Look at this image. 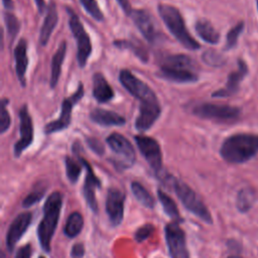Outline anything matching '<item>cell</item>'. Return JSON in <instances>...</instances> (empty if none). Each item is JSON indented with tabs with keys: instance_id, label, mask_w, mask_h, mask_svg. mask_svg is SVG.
Returning <instances> with one entry per match:
<instances>
[{
	"instance_id": "cell-41",
	"label": "cell",
	"mask_w": 258,
	"mask_h": 258,
	"mask_svg": "<svg viewBox=\"0 0 258 258\" xmlns=\"http://www.w3.org/2000/svg\"><path fill=\"white\" fill-rule=\"evenodd\" d=\"M118 2V4L120 5V7L123 9V11L126 13V15L130 16L131 12H132V8L130 6V2L129 0H116Z\"/></svg>"
},
{
	"instance_id": "cell-25",
	"label": "cell",
	"mask_w": 258,
	"mask_h": 258,
	"mask_svg": "<svg viewBox=\"0 0 258 258\" xmlns=\"http://www.w3.org/2000/svg\"><path fill=\"white\" fill-rule=\"evenodd\" d=\"M83 226H84L83 216L79 212H74L69 216L67 223L64 225V228H63L64 235L69 238H75L81 233Z\"/></svg>"
},
{
	"instance_id": "cell-2",
	"label": "cell",
	"mask_w": 258,
	"mask_h": 258,
	"mask_svg": "<svg viewBox=\"0 0 258 258\" xmlns=\"http://www.w3.org/2000/svg\"><path fill=\"white\" fill-rule=\"evenodd\" d=\"M61 206L62 197L58 191L52 192L44 203L43 216L37 228V236L39 244L45 252L50 251V243L58 223Z\"/></svg>"
},
{
	"instance_id": "cell-36",
	"label": "cell",
	"mask_w": 258,
	"mask_h": 258,
	"mask_svg": "<svg viewBox=\"0 0 258 258\" xmlns=\"http://www.w3.org/2000/svg\"><path fill=\"white\" fill-rule=\"evenodd\" d=\"M154 228L152 225L150 224H146V225H143L142 227H140L136 232H135V240L138 242V243H141L143 242L144 240H146L150 235L151 233L153 232Z\"/></svg>"
},
{
	"instance_id": "cell-34",
	"label": "cell",
	"mask_w": 258,
	"mask_h": 258,
	"mask_svg": "<svg viewBox=\"0 0 258 258\" xmlns=\"http://www.w3.org/2000/svg\"><path fill=\"white\" fill-rule=\"evenodd\" d=\"M8 103L9 101L7 99L1 100V105H0V133L1 134L5 133L8 130L11 123V118L6 108Z\"/></svg>"
},
{
	"instance_id": "cell-46",
	"label": "cell",
	"mask_w": 258,
	"mask_h": 258,
	"mask_svg": "<svg viewBox=\"0 0 258 258\" xmlns=\"http://www.w3.org/2000/svg\"><path fill=\"white\" fill-rule=\"evenodd\" d=\"M39 258H44V257H42V256H40V257H39Z\"/></svg>"
},
{
	"instance_id": "cell-5",
	"label": "cell",
	"mask_w": 258,
	"mask_h": 258,
	"mask_svg": "<svg viewBox=\"0 0 258 258\" xmlns=\"http://www.w3.org/2000/svg\"><path fill=\"white\" fill-rule=\"evenodd\" d=\"M119 81L130 95L139 100V111L158 109L160 107L158 99L151 88L136 78L130 71H120Z\"/></svg>"
},
{
	"instance_id": "cell-14",
	"label": "cell",
	"mask_w": 258,
	"mask_h": 258,
	"mask_svg": "<svg viewBox=\"0 0 258 258\" xmlns=\"http://www.w3.org/2000/svg\"><path fill=\"white\" fill-rule=\"evenodd\" d=\"M124 204L125 195L119 188H109L106 198V213L111 225L114 227L119 226L123 221Z\"/></svg>"
},
{
	"instance_id": "cell-28",
	"label": "cell",
	"mask_w": 258,
	"mask_h": 258,
	"mask_svg": "<svg viewBox=\"0 0 258 258\" xmlns=\"http://www.w3.org/2000/svg\"><path fill=\"white\" fill-rule=\"evenodd\" d=\"M157 197H158L159 202L163 208L164 213L168 217H170L174 220H180L179 212L177 210V207H176L174 201L169 196H167L164 191H162L161 189L157 190Z\"/></svg>"
},
{
	"instance_id": "cell-11",
	"label": "cell",
	"mask_w": 258,
	"mask_h": 258,
	"mask_svg": "<svg viewBox=\"0 0 258 258\" xmlns=\"http://www.w3.org/2000/svg\"><path fill=\"white\" fill-rule=\"evenodd\" d=\"M165 242L171 258H189V253L185 243V236L182 229L176 222H171L165 226Z\"/></svg>"
},
{
	"instance_id": "cell-4",
	"label": "cell",
	"mask_w": 258,
	"mask_h": 258,
	"mask_svg": "<svg viewBox=\"0 0 258 258\" xmlns=\"http://www.w3.org/2000/svg\"><path fill=\"white\" fill-rule=\"evenodd\" d=\"M157 10L169 32L176 40H178V42H180L182 46L190 50H196L201 47L200 43L186 29L184 20L177 8L169 4H159Z\"/></svg>"
},
{
	"instance_id": "cell-31",
	"label": "cell",
	"mask_w": 258,
	"mask_h": 258,
	"mask_svg": "<svg viewBox=\"0 0 258 258\" xmlns=\"http://www.w3.org/2000/svg\"><path fill=\"white\" fill-rule=\"evenodd\" d=\"M64 163H66V172L69 180L72 183H76L82 171V163L77 162L73 157H70V156L66 157Z\"/></svg>"
},
{
	"instance_id": "cell-35",
	"label": "cell",
	"mask_w": 258,
	"mask_h": 258,
	"mask_svg": "<svg viewBox=\"0 0 258 258\" xmlns=\"http://www.w3.org/2000/svg\"><path fill=\"white\" fill-rule=\"evenodd\" d=\"M203 59L206 63L212 67H220L225 63L224 57L220 53L214 50H207L203 54Z\"/></svg>"
},
{
	"instance_id": "cell-40",
	"label": "cell",
	"mask_w": 258,
	"mask_h": 258,
	"mask_svg": "<svg viewBox=\"0 0 258 258\" xmlns=\"http://www.w3.org/2000/svg\"><path fill=\"white\" fill-rule=\"evenodd\" d=\"M31 255V248L30 245H24L20 247L15 255V258H30Z\"/></svg>"
},
{
	"instance_id": "cell-17",
	"label": "cell",
	"mask_w": 258,
	"mask_h": 258,
	"mask_svg": "<svg viewBox=\"0 0 258 258\" xmlns=\"http://www.w3.org/2000/svg\"><path fill=\"white\" fill-rule=\"evenodd\" d=\"M32 215L29 212H23L16 216L13 222L10 224L6 234V247L12 252L16 243L21 239L23 234L26 232L30 225Z\"/></svg>"
},
{
	"instance_id": "cell-20",
	"label": "cell",
	"mask_w": 258,
	"mask_h": 258,
	"mask_svg": "<svg viewBox=\"0 0 258 258\" xmlns=\"http://www.w3.org/2000/svg\"><path fill=\"white\" fill-rule=\"evenodd\" d=\"M90 119L94 123L102 126H122L126 122L125 118L118 113L101 108H95L92 110L90 113Z\"/></svg>"
},
{
	"instance_id": "cell-30",
	"label": "cell",
	"mask_w": 258,
	"mask_h": 258,
	"mask_svg": "<svg viewBox=\"0 0 258 258\" xmlns=\"http://www.w3.org/2000/svg\"><path fill=\"white\" fill-rule=\"evenodd\" d=\"M3 17H4V23L7 29L8 37L10 38V42H12L19 32L20 22L17 19V17L10 11H5L3 14Z\"/></svg>"
},
{
	"instance_id": "cell-16",
	"label": "cell",
	"mask_w": 258,
	"mask_h": 258,
	"mask_svg": "<svg viewBox=\"0 0 258 258\" xmlns=\"http://www.w3.org/2000/svg\"><path fill=\"white\" fill-rule=\"evenodd\" d=\"M78 159L82 163V165L86 168V178H85V183L83 188L84 197L86 199V202L89 208L94 213H96L98 211V205H97V200L95 196V190L96 188H99L101 186L100 179L95 175L93 168L85 158L78 155Z\"/></svg>"
},
{
	"instance_id": "cell-19",
	"label": "cell",
	"mask_w": 258,
	"mask_h": 258,
	"mask_svg": "<svg viewBox=\"0 0 258 258\" xmlns=\"http://www.w3.org/2000/svg\"><path fill=\"white\" fill-rule=\"evenodd\" d=\"M14 58H15V73L17 79L22 87L26 86L25 74L28 66L27 56V41L24 38L19 39L14 48Z\"/></svg>"
},
{
	"instance_id": "cell-45",
	"label": "cell",
	"mask_w": 258,
	"mask_h": 258,
	"mask_svg": "<svg viewBox=\"0 0 258 258\" xmlns=\"http://www.w3.org/2000/svg\"><path fill=\"white\" fill-rule=\"evenodd\" d=\"M257 8H258V0H257Z\"/></svg>"
},
{
	"instance_id": "cell-22",
	"label": "cell",
	"mask_w": 258,
	"mask_h": 258,
	"mask_svg": "<svg viewBox=\"0 0 258 258\" xmlns=\"http://www.w3.org/2000/svg\"><path fill=\"white\" fill-rule=\"evenodd\" d=\"M93 96L99 103L109 102L114 97V91L101 73L93 76Z\"/></svg>"
},
{
	"instance_id": "cell-13",
	"label": "cell",
	"mask_w": 258,
	"mask_h": 258,
	"mask_svg": "<svg viewBox=\"0 0 258 258\" xmlns=\"http://www.w3.org/2000/svg\"><path fill=\"white\" fill-rule=\"evenodd\" d=\"M19 120H20V126H19L20 138L14 144L15 157H19L21 153L33 141V124L27 109V105H23L19 110Z\"/></svg>"
},
{
	"instance_id": "cell-10",
	"label": "cell",
	"mask_w": 258,
	"mask_h": 258,
	"mask_svg": "<svg viewBox=\"0 0 258 258\" xmlns=\"http://www.w3.org/2000/svg\"><path fill=\"white\" fill-rule=\"evenodd\" d=\"M192 113L203 119L225 122L237 119L240 115V109L229 105L201 103L192 108Z\"/></svg>"
},
{
	"instance_id": "cell-18",
	"label": "cell",
	"mask_w": 258,
	"mask_h": 258,
	"mask_svg": "<svg viewBox=\"0 0 258 258\" xmlns=\"http://www.w3.org/2000/svg\"><path fill=\"white\" fill-rule=\"evenodd\" d=\"M248 73V67L246 62H244L242 59L238 60V70L231 73L228 77L226 86L223 89H220L212 94V97L214 98H225L232 96L233 94L237 93L239 90L240 83L245 78V76Z\"/></svg>"
},
{
	"instance_id": "cell-38",
	"label": "cell",
	"mask_w": 258,
	"mask_h": 258,
	"mask_svg": "<svg viewBox=\"0 0 258 258\" xmlns=\"http://www.w3.org/2000/svg\"><path fill=\"white\" fill-rule=\"evenodd\" d=\"M87 143L89 145V147L97 154L99 155H102L104 153V146L103 144L96 138H87Z\"/></svg>"
},
{
	"instance_id": "cell-15",
	"label": "cell",
	"mask_w": 258,
	"mask_h": 258,
	"mask_svg": "<svg viewBox=\"0 0 258 258\" xmlns=\"http://www.w3.org/2000/svg\"><path fill=\"white\" fill-rule=\"evenodd\" d=\"M130 17L148 42L153 43L159 38V32L157 30L154 19L146 10H132Z\"/></svg>"
},
{
	"instance_id": "cell-43",
	"label": "cell",
	"mask_w": 258,
	"mask_h": 258,
	"mask_svg": "<svg viewBox=\"0 0 258 258\" xmlns=\"http://www.w3.org/2000/svg\"><path fill=\"white\" fill-rule=\"evenodd\" d=\"M2 3H3L4 8L6 9V11L13 10L14 5H13V1L12 0H2Z\"/></svg>"
},
{
	"instance_id": "cell-26",
	"label": "cell",
	"mask_w": 258,
	"mask_h": 258,
	"mask_svg": "<svg viewBox=\"0 0 258 258\" xmlns=\"http://www.w3.org/2000/svg\"><path fill=\"white\" fill-rule=\"evenodd\" d=\"M113 45L118 48L129 49L133 51V53L143 62H147L148 60V52L140 43H136L135 41L128 40V39H119V40H115L113 42Z\"/></svg>"
},
{
	"instance_id": "cell-42",
	"label": "cell",
	"mask_w": 258,
	"mask_h": 258,
	"mask_svg": "<svg viewBox=\"0 0 258 258\" xmlns=\"http://www.w3.org/2000/svg\"><path fill=\"white\" fill-rule=\"evenodd\" d=\"M34 1H35V4H36L38 12L40 14L43 13V11L45 9V2H44V0H34Z\"/></svg>"
},
{
	"instance_id": "cell-29",
	"label": "cell",
	"mask_w": 258,
	"mask_h": 258,
	"mask_svg": "<svg viewBox=\"0 0 258 258\" xmlns=\"http://www.w3.org/2000/svg\"><path fill=\"white\" fill-rule=\"evenodd\" d=\"M254 203V191L251 188L244 187L237 195L236 207L241 213L248 212Z\"/></svg>"
},
{
	"instance_id": "cell-33",
	"label": "cell",
	"mask_w": 258,
	"mask_h": 258,
	"mask_svg": "<svg viewBox=\"0 0 258 258\" xmlns=\"http://www.w3.org/2000/svg\"><path fill=\"white\" fill-rule=\"evenodd\" d=\"M243 29H244V22L241 21L229 30V32L227 33V37H226L225 49H231V48L236 46L239 35L243 31Z\"/></svg>"
},
{
	"instance_id": "cell-6",
	"label": "cell",
	"mask_w": 258,
	"mask_h": 258,
	"mask_svg": "<svg viewBox=\"0 0 258 258\" xmlns=\"http://www.w3.org/2000/svg\"><path fill=\"white\" fill-rule=\"evenodd\" d=\"M166 180L168 183H170L173 190L175 191V195L188 212L207 224L213 223V219L208 208L200 200L199 196L186 183L173 176H167Z\"/></svg>"
},
{
	"instance_id": "cell-39",
	"label": "cell",
	"mask_w": 258,
	"mask_h": 258,
	"mask_svg": "<svg viewBox=\"0 0 258 258\" xmlns=\"http://www.w3.org/2000/svg\"><path fill=\"white\" fill-rule=\"evenodd\" d=\"M72 256L74 258H82L85 254V247L82 243H77L73 246L72 248V252H71Z\"/></svg>"
},
{
	"instance_id": "cell-12",
	"label": "cell",
	"mask_w": 258,
	"mask_h": 258,
	"mask_svg": "<svg viewBox=\"0 0 258 258\" xmlns=\"http://www.w3.org/2000/svg\"><path fill=\"white\" fill-rule=\"evenodd\" d=\"M134 139L140 153L146 159L149 166L156 174H159L162 168V154L158 142L145 135H136Z\"/></svg>"
},
{
	"instance_id": "cell-9",
	"label": "cell",
	"mask_w": 258,
	"mask_h": 258,
	"mask_svg": "<svg viewBox=\"0 0 258 258\" xmlns=\"http://www.w3.org/2000/svg\"><path fill=\"white\" fill-rule=\"evenodd\" d=\"M84 86L82 83L79 84L78 89L76 92L71 95L70 97L63 99L61 103V110H60V115L59 118L47 123L44 126V133L45 134H51L54 132L61 131L63 129H67L72 121V111L74 106L84 97Z\"/></svg>"
},
{
	"instance_id": "cell-44",
	"label": "cell",
	"mask_w": 258,
	"mask_h": 258,
	"mask_svg": "<svg viewBox=\"0 0 258 258\" xmlns=\"http://www.w3.org/2000/svg\"><path fill=\"white\" fill-rule=\"evenodd\" d=\"M227 258H242L241 256H238V255H231V256H229V257H227Z\"/></svg>"
},
{
	"instance_id": "cell-21",
	"label": "cell",
	"mask_w": 258,
	"mask_h": 258,
	"mask_svg": "<svg viewBox=\"0 0 258 258\" xmlns=\"http://www.w3.org/2000/svg\"><path fill=\"white\" fill-rule=\"evenodd\" d=\"M57 19H58V16H57L56 6H55L54 2L51 1L47 7L46 15H45L43 23L40 27V31H39V43L42 46H45L46 43L48 42L50 35H51L55 25L57 24Z\"/></svg>"
},
{
	"instance_id": "cell-37",
	"label": "cell",
	"mask_w": 258,
	"mask_h": 258,
	"mask_svg": "<svg viewBox=\"0 0 258 258\" xmlns=\"http://www.w3.org/2000/svg\"><path fill=\"white\" fill-rule=\"evenodd\" d=\"M43 197V191L42 190H37V191H32L29 195H27V197L23 200L22 202V206L23 208H29L32 205L36 204L37 202H39L41 200V198Z\"/></svg>"
},
{
	"instance_id": "cell-27",
	"label": "cell",
	"mask_w": 258,
	"mask_h": 258,
	"mask_svg": "<svg viewBox=\"0 0 258 258\" xmlns=\"http://www.w3.org/2000/svg\"><path fill=\"white\" fill-rule=\"evenodd\" d=\"M131 190L135 199L144 207L152 209L154 207V199L149 194V191L138 181H133L131 183Z\"/></svg>"
},
{
	"instance_id": "cell-7",
	"label": "cell",
	"mask_w": 258,
	"mask_h": 258,
	"mask_svg": "<svg viewBox=\"0 0 258 258\" xmlns=\"http://www.w3.org/2000/svg\"><path fill=\"white\" fill-rule=\"evenodd\" d=\"M66 9L69 14L70 29L77 41V47H78L77 58H78L79 67L84 68L87 64L88 58L90 57L92 52V42L89 34L85 30L76 12L69 7H67Z\"/></svg>"
},
{
	"instance_id": "cell-24",
	"label": "cell",
	"mask_w": 258,
	"mask_h": 258,
	"mask_svg": "<svg viewBox=\"0 0 258 258\" xmlns=\"http://www.w3.org/2000/svg\"><path fill=\"white\" fill-rule=\"evenodd\" d=\"M195 29L198 35L206 42L211 44H216L220 40L219 32L214 28V26L205 19H200L195 24Z\"/></svg>"
},
{
	"instance_id": "cell-3",
	"label": "cell",
	"mask_w": 258,
	"mask_h": 258,
	"mask_svg": "<svg viewBox=\"0 0 258 258\" xmlns=\"http://www.w3.org/2000/svg\"><path fill=\"white\" fill-rule=\"evenodd\" d=\"M194 63L185 54H169L162 58L159 71V78L175 83H194L199 80L198 75L192 72Z\"/></svg>"
},
{
	"instance_id": "cell-8",
	"label": "cell",
	"mask_w": 258,
	"mask_h": 258,
	"mask_svg": "<svg viewBox=\"0 0 258 258\" xmlns=\"http://www.w3.org/2000/svg\"><path fill=\"white\" fill-rule=\"evenodd\" d=\"M107 144L115 154L114 164L118 168L131 167L136 159L135 150L129 140L119 133H112L106 139Z\"/></svg>"
},
{
	"instance_id": "cell-1",
	"label": "cell",
	"mask_w": 258,
	"mask_h": 258,
	"mask_svg": "<svg viewBox=\"0 0 258 258\" xmlns=\"http://www.w3.org/2000/svg\"><path fill=\"white\" fill-rule=\"evenodd\" d=\"M258 153V135L238 133L224 140L220 154L230 163H243Z\"/></svg>"
},
{
	"instance_id": "cell-32",
	"label": "cell",
	"mask_w": 258,
	"mask_h": 258,
	"mask_svg": "<svg viewBox=\"0 0 258 258\" xmlns=\"http://www.w3.org/2000/svg\"><path fill=\"white\" fill-rule=\"evenodd\" d=\"M82 6L86 10V12L95 20L102 21L104 19V15L102 10L100 9L98 2L96 0H80Z\"/></svg>"
},
{
	"instance_id": "cell-23",
	"label": "cell",
	"mask_w": 258,
	"mask_h": 258,
	"mask_svg": "<svg viewBox=\"0 0 258 258\" xmlns=\"http://www.w3.org/2000/svg\"><path fill=\"white\" fill-rule=\"evenodd\" d=\"M66 50H67V42L61 41V43L59 44L58 48L56 49L55 53L52 56L51 73H50V80H49V86L51 89L55 88L58 83V79L61 73V64L66 56Z\"/></svg>"
}]
</instances>
